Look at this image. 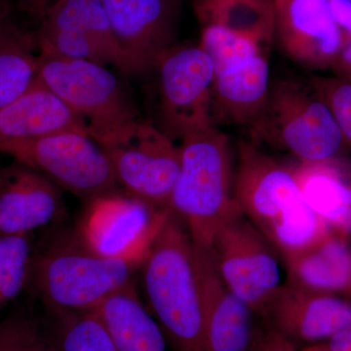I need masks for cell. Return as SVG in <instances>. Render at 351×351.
Listing matches in <instances>:
<instances>
[{"label": "cell", "mask_w": 351, "mask_h": 351, "mask_svg": "<svg viewBox=\"0 0 351 351\" xmlns=\"http://www.w3.org/2000/svg\"><path fill=\"white\" fill-rule=\"evenodd\" d=\"M235 196L242 213L267 237L281 260L299 253L330 232L302 197L293 165L240 141Z\"/></svg>", "instance_id": "1"}, {"label": "cell", "mask_w": 351, "mask_h": 351, "mask_svg": "<svg viewBox=\"0 0 351 351\" xmlns=\"http://www.w3.org/2000/svg\"><path fill=\"white\" fill-rule=\"evenodd\" d=\"M142 265L152 316L168 346L173 351H205L195 245L171 210Z\"/></svg>", "instance_id": "2"}, {"label": "cell", "mask_w": 351, "mask_h": 351, "mask_svg": "<svg viewBox=\"0 0 351 351\" xmlns=\"http://www.w3.org/2000/svg\"><path fill=\"white\" fill-rule=\"evenodd\" d=\"M181 166L169 209L186 228L193 243L209 248L215 232L239 209L230 138L211 126L182 140Z\"/></svg>", "instance_id": "3"}, {"label": "cell", "mask_w": 351, "mask_h": 351, "mask_svg": "<svg viewBox=\"0 0 351 351\" xmlns=\"http://www.w3.org/2000/svg\"><path fill=\"white\" fill-rule=\"evenodd\" d=\"M138 267L96 253L76 232L61 233L34 249L25 289H32L48 311H91L131 283Z\"/></svg>", "instance_id": "4"}, {"label": "cell", "mask_w": 351, "mask_h": 351, "mask_svg": "<svg viewBox=\"0 0 351 351\" xmlns=\"http://www.w3.org/2000/svg\"><path fill=\"white\" fill-rule=\"evenodd\" d=\"M250 128L254 145L263 143L290 154L299 162L339 156L346 145L331 110L313 83L297 77L270 85Z\"/></svg>", "instance_id": "5"}, {"label": "cell", "mask_w": 351, "mask_h": 351, "mask_svg": "<svg viewBox=\"0 0 351 351\" xmlns=\"http://www.w3.org/2000/svg\"><path fill=\"white\" fill-rule=\"evenodd\" d=\"M199 45L213 64L215 125L250 127L269 94V50L253 39L215 25L202 27Z\"/></svg>", "instance_id": "6"}, {"label": "cell", "mask_w": 351, "mask_h": 351, "mask_svg": "<svg viewBox=\"0 0 351 351\" xmlns=\"http://www.w3.org/2000/svg\"><path fill=\"white\" fill-rule=\"evenodd\" d=\"M38 80L83 120L96 142L141 119L130 93L106 66L39 55Z\"/></svg>", "instance_id": "7"}, {"label": "cell", "mask_w": 351, "mask_h": 351, "mask_svg": "<svg viewBox=\"0 0 351 351\" xmlns=\"http://www.w3.org/2000/svg\"><path fill=\"white\" fill-rule=\"evenodd\" d=\"M154 124L171 140L215 125L213 64L198 45L175 44L159 56Z\"/></svg>", "instance_id": "8"}, {"label": "cell", "mask_w": 351, "mask_h": 351, "mask_svg": "<svg viewBox=\"0 0 351 351\" xmlns=\"http://www.w3.org/2000/svg\"><path fill=\"white\" fill-rule=\"evenodd\" d=\"M119 186L129 195L169 209L171 195L181 166L174 141L151 120L138 119L99 141Z\"/></svg>", "instance_id": "9"}, {"label": "cell", "mask_w": 351, "mask_h": 351, "mask_svg": "<svg viewBox=\"0 0 351 351\" xmlns=\"http://www.w3.org/2000/svg\"><path fill=\"white\" fill-rule=\"evenodd\" d=\"M0 152L87 201L112 193L119 186L103 147L86 134L66 132L41 138L0 141Z\"/></svg>", "instance_id": "10"}, {"label": "cell", "mask_w": 351, "mask_h": 351, "mask_svg": "<svg viewBox=\"0 0 351 351\" xmlns=\"http://www.w3.org/2000/svg\"><path fill=\"white\" fill-rule=\"evenodd\" d=\"M206 249L223 282L262 319L282 284L280 257L267 237L239 208L221 223Z\"/></svg>", "instance_id": "11"}, {"label": "cell", "mask_w": 351, "mask_h": 351, "mask_svg": "<svg viewBox=\"0 0 351 351\" xmlns=\"http://www.w3.org/2000/svg\"><path fill=\"white\" fill-rule=\"evenodd\" d=\"M169 212L115 191L88 201L76 233L104 257L140 267Z\"/></svg>", "instance_id": "12"}, {"label": "cell", "mask_w": 351, "mask_h": 351, "mask_svg": "<svg viewBox=\"0 0 351 351\" xmlns=\"http://www.w3.org/2000/svg\"><path fill=\"white\" fill-rule=\"evenodd\" d=\"M36 32L40 56L85 60L133 75L101 0H59Z\"/></svg>", "instance_id": "13"}, {"label": "cell", "mask_w": 351, "mask_h": 351, "mask_svg": "<svg viewBox=\"0 0 351 351\" xmlns=\"http://www.w3.org/2000/svg\"><path fill=\"white\" fill-rule=\"evenodd\" d=\"M133 75L154 68L176 44L182 0H101Z\"/></svg>", "instance_id": "14"}, {"label": "cell", "mask_w": 351, "mask_h": 351, "mask_svg": "<svg viewBox=\"0 0 351 351\" xmlns=\"http://www.w3.org/2000/svg\"><path fill=\"white\" fill-rule=\"evenodd\" d=\"M274 38L297 64L331 69L350 36L332 15L330 0H274Z\"/></svg>", "instance_id": "15"}, {"label": "cell", "mask_w": 351, "mask_h": 351, "mask_svg": "<svg viewBox=\"0 0 351 351\" xmlns=\"http://www.w3.org/2000/svg\"><path fill=\"white\" fill-rule=\"evenodd\" d=\"M262 320L294 343H324L351 329V302L286 280L272 295Z\"/></svg>", "instance_id": "16"}, {"label": "cell", "mask_w": 351, "mask_h": 351, "mask_svg": "<svg viewBox=\"0 0 351 351\" xmlns=\"http://www.w3.org/2000/svg\"><path fill=\"white\" fill-rule=\"evenodd\" d=\"M193 245L202 297L205 351H250L258 316L223 282L209 251Z\"/></svg>", "instance_id": "17"}, {"label": "cell", "mask_w": 351, "mask_h": 351, "mask_svg": "<svg viewBox=\"0 0 351 351\" xmlns=\"http://www.w3.org/2000/svg\"><path fill=\"white\" fill-rule=\"evenodd\" d=\"M61 188L25 164L0 170V232L32 233L63 219Z\"/></svg>", "instance_id": "18"}, {"label": "cell", "mask_w": 351, "mask_h": 351, "mask_svg": "<svg viewBox=\"0 0 351 351\" xmlns=\"http://www.w3.org/2000/svg\"><path fill=\"white\" fill-rule=\"evenodd\" d=\"M302 197L330 232L351 240V161L335 156L293 165Z\"/></svg>", "instance_id": "19"}, {"label": "cell", "mask_w": 351, "mask_h": 351, "mask_svg": "<svg viewBox=\"0 0 351 351\" xmlns=\"http://www.w3.org/2000/svg\"><path fill=\"white\" fill-rule=\"evenodd\" d=\"M66 132L89 135L83 120L38 78L19 98L0 108V141L41 138Z\"/></svg>", "instance_id": "20"}, {"label": "cell", "mask_w": 351, "mask_h": 351, "mask_svg": "<svg viewBox=\"0 0 351 351\" xmlns=\"http://www.w3.org/2000/svg\"><path fill=\"white\" fill-rule=\"evenodd\" d=\"M282 261L289 282L314 292L348 294L351 281L350 241L330 232Z\"/></svg>", "instance_id": "21"}, {"label": "cell", "mask_w": 351, "mask_h": 351, "mask_svg": "<svg viewBox=\"0 0 351 351\" xmlns=\"http://www.w3.org/2000/svg\"><path fill=\"white\" fill-rule=\"evenodd\" d=\"M94 311L100 315L119 351H168V343L133 283L108 295Z\"/></svg>", "instance_id": "22"}, {"label": "cell", "mask_w": 351, "mask_h": 351, "mask_svg": "<svg viewBox=\"0 0 351 351\" xmlns=\"http://www.w3.org/2000/svg\"><path fill=\"white\" fill-rule=\"evenodd\" d=\"M191 3L202 27L228 29L269 49L276 31L274 0H191Z\"/></svg>", "instance_id": "23"}, {"label": "cell", "mask_w": 351, "mask_h": 351, "mask_svg": "<svg viewBox=\"0 0 351 351\" xmlns=\"http://www.w3.org/2000/svg\"><path fill=\"white\" fill-rule=\"evenodd\" d=\"M38 66L36 32L9 20L0 27V108L31 88L38 78Z\"/></svg>", "instance_id": "24"}, {"label": "cell", "mask_w": 351, "mask_h": 351, "mask_svg": "<svg viewBox=\"0 0 351 351\" xmlns=\"http://www.w3.org/2000/svg\"><path fill=\"white\" fill-rule=\"evenodd\" d=\"M53 341L60 351H119L96 311L51 309Z\"/></svg>", "instance_id": "25"}, {"label": "cell", "mask_w": 351, "mask_h": 351, "mask_svg": "<svg viewBox=\"0 0 351 351\" xmlns=\"http://www.w3.org/2000/svg\"><path fill=\"white\" fill-rule=\"evenodd\" d=\"M34 249L31 233L0 232V307L27 288Z\"/></svg>", "instance_id": "26"}, {"label": "cell", "mask_w": 351, "mask_h": 351, "mask_svg": "<svg viewBox=\"0 0 351 351\" xmlns=\"http://www.w3.org/2000/svg\"><path fill=\"white\" fill-rule=\"evenodd\" d=\"M309 80L331 110L346 145L351 147V83L336 76H314Z\"/></svg>", "instance_id": "27"}, {"label": "cell", "mask_w": 351, "mask_h": 351, "mask_svg": "<svg viewBox=\"0 0 351 351\" xmlns=\"http://www.w3.org/2000/svg\"><path fill=\"white\" fill-rule=\"evenodd\" d=\"M36 324L24 311L11 313L0 323V351H27Z\"/></svg>", "instance_id": "28"}, {"label": "cell", "mask_w": 351, "mask_h": 351, "mask_svg": "<svg viewBox=\"0 0 351 351\" xmlns=\"http://www.w3.org/2000/svg\"><path fill=\"white\" fill-rule=\"evenodd\" d=\"M250 351H297L295 343L263 320L257 324Z\"/></svg>", "instance_id": "29"}, {"label": "cell", "mask_w": 351, "mask_h": 351, "mask_svg": "<svg viewBox=\"0 0 351 351\" xmlns=\"http://www.w3.org/2000/svg\"><path fill=\"white\" fill-rule=\"evenodd\" d=\"M59 0H13L15 7L39 23Z\"/></svg>", "instance_id": "30"}, {"label": "cell", "mask_w": 351, "mask_h": 351, "mask_svg": "<svg viewBox=\"0 0 351 351\" xmlns=\"http://www.w3.org/2000/svg\"><path fill=\"white\" fill-rule=\"evenodd\" d=\"M331 69L336 77L351 83V38L346 41L343 49L339 53Z\"/></svg>", "instance_id": "31"}, {"label": "cell", "mask_w": 351, "mask_h": 351, "mask_svg": "<svg viewBox=\"0 0 351 351\" xmlns=\"http://www.w3.org/2000/svg\"><path fill=\"white\" fill-rule=\"evenodd\" d=\"M332 15L351 38V0H330Z\"/></svg>", "instance_id": "32"}, {"label": "cell", "mask_w": 351, "mask_h": 351, "mask_svg": "<svg viewBox=\"0 0 351 351\" xmlns=\"http://www.w3.org/2000/svg\"><path fill=\"white\" fill-rule=\"evenodd\" d=\"M27 351H60L57 348L56 343L53 341L50 332H47L40 324L38 322L34 332L31 341H29V350Z\"/></svg>", "instance_id": "33"}, {"label": "cell", "mask_w": 351, "mask_h": 351, "mask_svg": "<svg viewBox=\"0 0 351 351\" xmlns=\"http://www.w3.org/2000/svg\"><path fill=\"white\" fill-rule=\"evenodd\" d=\"M325 343L332 351H351V329L339 332Z\"/></svg>", "instance_id": "34"}, {"label": "cell", "mask_w": 351, "mask_h": 351, "mask_svg": "<svg viewBox=\"0 0 351 351\" xmlns=\"http://www.w3.org/2000/svg\"><path fill=\"white\" fill-rule=\"evenodd\" d=\"M14 9H15V4L13 0H0V27L9 20L13 19Z\"/></svg>", "instance_id": "35"}, {"label": "cell", "mask_w": 351, "mask_h": 351, "mask_svg": "<svg viewBox=\"0 0 351 351\" xmlns=\"http://www.w3.org/2000/svg\"><path fill=\"white\" fill-rule=\"evenodd\" d=\"M301 351H332L327 343H316V345H309L304 346Z\"/></svg>", "instance_id": "36"}, {"label": "cell", "mask_w": 351, "mask_h": 351, "mask_svg": "<svg viewBox=\"0 0 351 351\" xmlns=\"http://www.w3.org/2000/svg\"><path fill=\"white\" fill-rule=\"evenodd\" d=\"M348 295H350V302H351V281H350V289H348Z\"/></svg>", "instance_id": "37"}]
</instances>
